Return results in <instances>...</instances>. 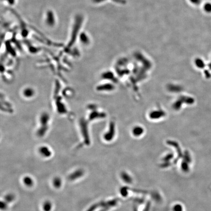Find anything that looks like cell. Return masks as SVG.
<instances>
[{
    "mask_svg": "<svg viewBox=\"0 0 211 211\" xmlns=\"http://www.w3.org/2000/svg\"><path fill=\"white\" fill-rule=\"evenodd\" d=\"M44 23L48 28L51 29L54 28L57 23L56 14L54 10L48 9L45 12L44 15Z\"/></svg>",
    "mask_w": 211,
    "mask_h": 211,
    "instance_id": "cell-2",
    "label": "cell"
},
{
    "mask_svg": "<svg viewBox=\"0 0 211 211\" xmlns=\"http://www.w3.org/2000/svg\"><path fill=\"white\" fill-rule=\"evenodd\" d=\"M75 18L74 19L72 30H71V37L70 40L69 42L68 46H71L78 40V36L82 30H81L82 26L83 23L84 18L82 15H76Z\"/></svg>",
    "mask_w": 211,
    "mask_h": 211,
    "instance_id": "cell-1",
    "label": "cell"
},
{
    "mask_svg": "<svg viewBox=\"0 0 211 211\" xmlns=\"http://www.w3.org/2000/svg\"><path fill=\"white\" fill-rule=\"evenodd\" d=\"M1 1L10 7H13L16 5L17 2V0H1Z\"/></svg>",
    "mask_w": 211,
    "mask_h": 211,
    "instance_id": "cell-4",
    "label": "cell"
},
{
    "mask_svg": "<svg viewBox=\"0 0 211 211\" xmlns=\"http://www.w3.org/2000/svg\"><path fill=\"white\" fill-rule=\"evenodd\" d=\"M77 41L83 46H88L90 45L92 40L88 33L85 31H82L78 36Z\"/></svg>",
    "mask_w": 211,
    "mask_h": 211,
    "instance_id": "cell-3",
    "label": "cell"
}]
</instances>
